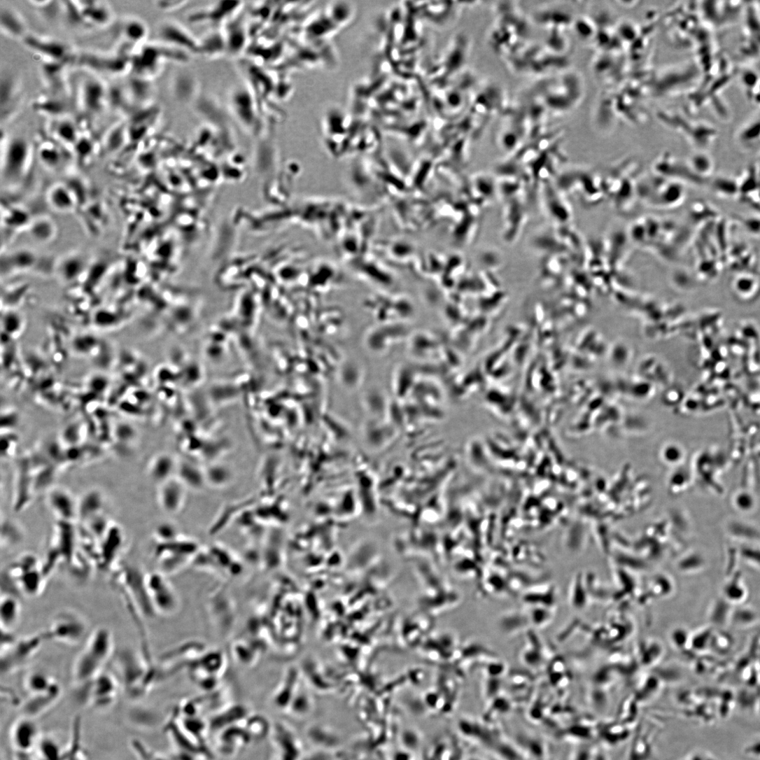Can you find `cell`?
Listing matches in <instances>:
<instances>
[{"label": "cell", "instance_id": "28", "mask_svg": "<svg viewBox=\"0 0 760 760\" xmlns=\"http://www.w3.org/2000/svg\"><path fill=\"white\" fill-rule=\"evenodd\" d=\"M206 482L216 487L226 485L231 480V471L225 465H213L204 470Z\"/></svg>", "mask_w": 760, "mask_h": 760}, {"label": "cell", "instance_id": "22", "mask_svg": "<svg viewBox=\"0 0 760 760\" xmlns=\"http://www.w3.org/2000/svg\"><path fill=\"white\" fill-rule=\"evenodd\" d=\"M24 685L30 696L43 694L59 687L54 678L41 671L30 673L25 678Z\"/></svg>", "mask_w": 760, "mask_h": 760}, {"label": "cell", "instance_id": "11", "mask_svg": "<svg viewBox=\"0 0 760 760\" xmlns=\"http://www.w3.org/2000/svg\"><path fill=\"white\" fill-rule=\"evenodd\" d=\"M48 502L52 512L63 522L71 523L78 516V503L64 488H54L48 495Z\"/></svg>", "mask_w": 760, "mask_h": 760}, {"label": "cell", "instance_id": "6", "mask_svg": "<svg viewBox=\"0 0 760 760\" xmlns=\"http://www.w3.org/2000/svg\"><path fill=\"white\" fill-rule=\"evenodd\" d=\"M119 681L113 675L102 672L87 684L78 687L85 691L87 701L98 707L111 704L118 694Z\"/></svg>", "mask_w": 760, "mask_h": 760}, {"label": "cell", "instance_id": "16", "mask_svg": "<svg viewBox=\"0 0 760 760\" xmlns=\"http://www.w3.org/2000/svg\"><path fill=\"white\" fill-rule=\"evenodd\" d=\"M22 615V605L17 598L12 593H5L0 605V621L3 631L13 632L18 624Z\"/></svg>", "mask_w": 760, "mask_h": 760}, {"label": "cell", "instance_id": "13", "mask_svg": "<svg viewBox=\"0 0 760 760\" xmlns=\"http://www.w3.org/2000/svg\"><path fill=\"white\" fill-rule=\"evenodd\" d=\"M231 104L236 116L241 122L247 128H253L257 120V113L255 103L247 90L243 88L236 90L232 94Z\"/></svg>", "mask_w": 760, "mask_h": 760}, {"label": "cell", "instance_id": "10", "mask_svg": "<svg viewBox=\"0 0 760 760\" xmlns=\"http://www.w3.org/2000/svg\"><path fill=\"white\" fill-rule=\"evenodd\" d=\"M148 594L155 611L168 612L175 606V594L168 583L157 574L146 576Z\"/></svg>", "mask_w": 760, "mask_h": 760}, {"label": "cell", "instance_id": "27", "mask_svg": "<svg viewBox=\"0 0 760 760\" xmlns=\"http://www.w3.org/2000/svg\"><path fill=\"white\" fill-rule=\"evenodd\" d=\"M122 33L127 41L131 43L137 44L146 38L148 35V28L143 20L132 17L123 22Z\"/></svg>", "mask_w": 760, "mask_h": 760}, {"label": "cell", "instance_id": "29", "mask_svg": "<svg viewBox=\"0 0 760 760\" xmlns=\"http://www.w3.org/2000/svg\"><path fill=\"white\" fill-rule=\"evenodd\" d=\"M39 750L38 755L42 760H57L59 757V747L56 745L53 740H44L43 741H39Z\"/></svg>", "mask_w": 760, "mask_h": 760}, {"label": "cell", "instance_id": "25", "mask_svg": "<svg viewBox=\"0 0 760 760\" xmlns=\"http://www.w3.org/2000/svg\"><path fill=\"white\" fill-rule=\"evenodd\" d=\"M240 3L237 2H218L209 10L196 15L194 19L218 24L229 19L230 16L237 10Z\"/></svg>", "mask_w": 760, "mask_h": 760}, {"label": "cell", "instance_id": "20", "mask_svg": "<svg viewBox=\"0 0 760 760\" xmlns=\"http://www.w3.org/2000/svg\"><path fill=\"white\" fill-rule=\"evenodd\" d=\"M83 90V103L84 108L92 114L98 113L103 109L105 101V90L101 84L95 80H90L84 84Z\"/></svg>", "mask_w": 760, "mask_h": 760}, {"label": "cell", "instance_id": "15", "mask_svg": "<svg viewBox=\"0 0 760 760\" xmlns=\"http://www.w3.org/2000/svg\"><path fill=\"white\" fill-rule=\"evenodd\" d=\"M12 736L16 748L25 752L34 748L40 741L37 726L29 719H22L17 722Z\"/></svg>", "mask_w": 760, "mask_h": 760}, {"label": "cell", "instance_id": "24", "mask_svg": "<svg viewBox=\"0 0 760 760\" xmlns=\"http://www.w3.org/2000/svg\"><path fill=\"white\" fill-rule=\"evenodd\" d=\"M224 35L227 45V52L237 55L241 52L246 41V33L241 21L237 20L228 23Z\"/></svg>", "mask_w": 760, "mask_h": 760}, {"label": "cell", "instance_id": "2", "mask_svg": "<svg viewBox=\"0 0 760 760\" xmlns=\"http://www.w3.org/2000/svg\"><path fill=\"white\" fill-rule=\"evenodd\" d=\"M88 625L85 619L73 610L57 613L43 631L46 640L69 646H76L87 636Z\"/></svg>", "mask_w": 760, "mask_h": 760}, {"label": "cell", "instance_id": "26", "mask_svg": "<svg viewBox=\"0 0 760 760\" xmlns=\"http://www.w3.org/2000/svg\"><path fill=\"white\" fill-rule=\"evenodd\" d=\"M200 51L208 57H215L227 52V45L224 33L213 31L199 41Z\"/></svg>", "mask_w": 760, "mask_h": 760}, {"label": "cell", "instance_id": "4", "mask_svg": "<svg viewBox=\"0 0 760 760\" xmlns=\"http://www.w3.org/2000/svg\"><path fill=\"white\" fill-rule=\"evenodd\" d=\"M45 642H48L43 631L27 636L8 648L1 649L2 673L10 674L22 667L34 657Z\"/></svg>", "mask_w": 760, "mask_h": 760}, {"label": "cell", "instance_id": "18", "mask_svg": "<svg viewBox=\"0 0 760 760\" xmlns=\"http://www.w3.org/2000/svg\"><path fill=\"white\" fill-rule=\"evenodd\" d=\"M178 463L175 458L167 453H160L155 456L148 465V473L150 477L160 484L174 477L176 472Z\"/></svg>", "mask_w": 760, "mask_h": 760}, {"label": "cell", "instance_id": "17", "mask_svg": "<svg viewBox=\"0 0 760 760\" xmlns=\"http://www.w3.org/2000/svg\"><path fill=\"white\" fill-rule=\"evenodd\" d=\"M6 171L10 174H17L23 168L29 157V146L22 139H15L6 146Z\"/></svg>", "mask_w": 760, "mask_h": 760}, {"label": "cell", "instance_id": "31", "mask_svg": "<svg viewBox=\"0 0 760 760\" xmlns=\"http://www.w3.org/2000/svg\"><path fill=\"white\" fill-rule=\"evenodd\" d=\"M175 528L170 524L164 523L160 526L156 530V536L162 542H170L175 540L176 535Z\"/></svg>", "mask_w": 760, "mask_h": 760}, {"label": "cell", "instance_id": "7", "mask_svg": "<svg viewBox=\"0 0 760 760\" xmlns=\"http://www.w3.org/2000/svg\"><path fill=\"white\" fill-rule=\"evenodd\" d=\"M158 33L162 41L171 47L187 53L199 54V41L181 24L171 21L164 22Z\"/></svg>", "mask_w": 760, "mask_h": 760}, {"label": "cell", "instance_id": "32", "mask_svg": "<svg viewBox=\"0 0 760 760\" xmlns=\"http://www.w3.org/2000/svg\"><path fill=\"white\" fill-rule=\"evenodd\" d=\"M54 205L60 209H66L71 205V199L64 190H55L52 195Z\"/></svg>", "mask_w": 760, "mask_h": 760}, {"label": "cell", "instance_id": "14", "mask_svg": "<svg viewBox=\"0 0 760 760\" xmlns=\"http://www.w3.org/2000/svg\"><path fill=\"white\" fill-rule=\"evenodd\" d=\"M0 28L9 37L23 41L28 36V27L20 13L12 8H3L0 13Z\"/></svg>", "mask_w": 760, "mask_h": 760}, {"label": "cell", "instance_id": "5", "mask_svg": "<svg viewBox=\"0 0 760 760\" xmlns=\"http://www.w3.org/2000/svg\"><path fill=\"white\" fill-rule=\"evenodd\" d=\"M119 679L129 694H137L139 686L149 675V661L131 650L121 651L116 659Z\"/></svg>", "mask_w": 760, "mask_h": 760}, {"label": "cell", "instance_id": "30", "mask_svg": "<svg viewBox=\"0 0 760 760\" xmlns=\"http://www.w3.org/2000/svg\"><path fill=\"white\" fill-rule=\"evenodd\" d=\"M57 134L63 139H68L70 142L76 139V129L70 122L62 121L55 127Z\"/></svg>", "mask_w": 760, "mask_h": 760}, {"label": "cell", "instance_id": "23", "mask_svg": "<svg viewBox=\"0 0 760 760\" xmlns=\"http://www.w3.org/2000/svg\"><path fill=\"white\" fill-rule=\"evenodd\" d=\"M103 497L96 490L90 491L82 497L78 503V516L84 521L99 515L103 508Z\"/></svg>", "mask_w": 760, "mask_h": 760}, {"label": "cell", "instance_id": "19", "mask_svg": "<svg viewBox=\"0 0 760 760\" xmlns=\"http://www.w3.org/2000/svg\"><path fill=\"white\" fill-rule=\"evenodd\" d=\"M81 13L86 25L102 26L106 24L112 17L109 6L103 2H79Z\"/></svg>", "mask_w": 760, "mask_h": 760}, {"label": "cell", "instance_id": "1", "mask_svg": "<svg viewBox=\"0 0 760 760\" xmlns=\"http://www.w3.org/2000/svg\"><path fill=\"white\" fill-rule=\"evenodd\" d=\"M114 649L112 632L106 627L95 628L73 662L72 677L78 687L84 685L101 673Z\"/></svg>", "mask_w": 760, "mask_h": 760}, {"label": "cell", "instance_id": "8", "mask_svg": "<svg viewBox=\"0 0 760 760\" xmlns=\"http://www.w3.org/2000/svg\"><path fill=\"white\" fill-rule=\"evenodd\" d=\"M1 122H8L18 111L20 106L22 93L19 80L9 74H2L1 87Z\"/></svg>", "mask_w": 760, "mask_h": 760}, {"label": "cell", "instance_id": "9", "mask_svg": "<svg viewBox=\"0 0 760 760\" xmlns=\"http://www.w3.org/2000/svg\"><path fill=\"white\" fill-rule=\"evenodd\" d=\"M160 484L158 499L162 509L169 514H178L185 505L187 487L176 477Z\"/></svg>", "mask_w": 760, "mask_h": 760}, {"label": "cell", "instance_id": "12", "mask_svg": "<svg viewBox=\"0 0 760 760\" xmlns=\"http://www.w3.org/2000/svg\"><path fill=\"white\" fill-rule=\"evenodd\" d=\"M24 41L31 49L57 62H63L69 56V48L55 39L29 34Z\"/></svg>", "mask_w": 760, "mask_h": 760}, {"label": "cell", "instance_id": "21", "mask_svg": "<svg viewBox=\"0 0 760 760\" xmlns=\"http://www.w3.org/2000/svg\"><path fill=\"white\" fill-rule=\"evenodd\" d=\"M178 477L187 487L194 489H199L206 484L204 470H201L191 462L183 461L178 463L176 470Z\"/></svg>", "mask_w": 760, "mask_h": 760}, {"label": "cell", "instance_id": "3", "mask_svg": "<svg viewBox=\"0 0 760 760\" xmlns=\"http://www.w3.org/2000/svg\"><path fill=\"white\" fill-rule=\"evenodd\" d=\"M7 576L19 593L31 597L43 591L48 577L38 560L31 555L22 556L15 563Z\"/></svg>", "mask_w": 760, "mask_h": 760}]
</instances>
